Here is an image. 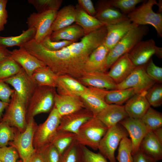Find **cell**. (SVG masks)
<instances>
[{
    "mask_svg": "<svg viewBox=\"0 0 162 162\" xmlns=\"http://www.w3.org/2000/svg\"><path fill=\"white\" fill-rule=\"evenodd\" d=\"M37 151L40 154L45 162H59V161L61 155L52 143Z\"/></svg>",
    "mask_w": 162,
    "mask_h": 162,
    "instance_id": "cell-43",
    "label": "cell"
},
{
    "mask_svg": "<svg viewBox=\"0 0 162 162\" xmlns=\"http://www.w3.org/2000/svg\"><path fill=\"white\" fill-rule=\"evenodd\" d=\"M82 147L81 162H108L107 159L99 152L96 153L86 146H82Z\"/></svg>",
    "mask_w": 162,
    "mask_h": 162,
    "instance_id": "cell-44",
    "label": "cell"
},
{
    "mask_svg": "<svg viewBox=\"0 0 162 162\" xmlns=\"http://www.w3.org/2000/svg\"><path fill=\"white\" fill-rule=\"evenodd\" d=\"M106 34L105 25L58 51L49 50L34 39L25 49L58 76L67 75L78 79L85 73L84 66L90 55L104 43Z\"/></svg>",
    "mask_w": 162,
    "mask_h": 162,
    "instance_id": "cell-1",
    "label": "cell"
},
{
    "mask_svg": "<svg viewBox=\"0 0 162 162\" xmlns=\"http://www.w3.org/2000/svg\"><path fill=\"white\" fill-rule=\"evenodd\" d=\"M7 0H0V32L4 30L7 22L8 14L6 9Z\"/></svg>",
    "mask_w": 162,
    "mask_h": 162,
    "instance_id": "cell-49",
    "label": "cell"
},
{
    "mask_svg": "<svg viewBox=\"0 0 162 162\" xmlns=\"http://www.w3.org/2000/svg\"><path fill=\"white\" fill-rule=\"evenodd\" d=\"M84 92L80 96L85 108L96 116L108 104L105 97L108 90L91 87H86Z\"/></svg>",
    "mask_w": 162,
    "mask_h": 162,
    "instance_id": "cell-15",
    "label": "cell"
},
{
    "mask_svg": "<svg viewBox=\"0 0 162 162\" xmlns=\"http://www.w3.org/2000/svg\"><path fill=\"white\" fill-rule=\"evenodd\" d=\"M135 94L132 88L121 90H108L105 97V101L108 104L122 105Z\"/></svg>",
    "mask_w": 162,
    "mask_h": 162,
    "instance_id": "cell-33",
    "label": "cell"
},
{
    "mask_svg": "<svg viewBox=\"0 0 162 162\" xmlns=\"http://www.w3.org/2000/svg\"><path fill=\"white\" fill-rule=\"evenodd\" d=\"M78 80L86 87H91L107 90H116L117 84L106 72L93 71L85 72Z\"/></svg>",
    "mask_w": 162,
    "mask_h": 162,
    "instance_id": "cell-18",
    "label": "cell"
},
{
    "mask_svg": "<svg viewBox=\"0 0 162 162\" xmlns=\"http://www.w3.org/2000/svg\"><path fill=\"white\" fill-rule=\"evenodd\" d=\"M54 106L62 116L85 108L80 97L56 94Z\"/></svg>",
    "mask_w": 162,
    "mask_h": 162,
    "instance_id": "cell-23",
    "label": "cell"
},
{
    "mask_svg": "<svg viewBox=\"0 0 162 162\" xmlns=\"http://www.w3.org/2000/svg\"><path fill=\"white\" fill-rule=\"evenodd\" d=\"M58 76L49 67L46 66L36 69L32 77L38 85L56 88Z\"/></svg>",
    "mask_w": 162,
    "mask_h": 162,
    "instance_id": "cell-32",
    "label": "cell"
},
{
    "mask_svg": "<svg viewBox=\"0 0 162 162\" xmlns=\"http://www.w3.org/2000/svg\"><path fill=\"white\" fill-rule=\"evenodd\" d=\"M146 98L150 106L154 107L161 106L162 104V85L154 84L146 92Z\"/></svg>",
    "mask_w": 162,
    "mask_h": 162,
    "instance_id": "cell-40",
    "label": "cell"
},
{
    "mask_svg": "<svg viewBox=\"0 0 162 162\" xmlns=\"http://www.w3.org/2000/svg\"><path fill=\"white\" fill-rule=\"evenodd\" d=\"M128 135L126 130L119 123L109 128L100 142L99 152L110 162H117L115 152L121 140Z\"/></svg>",
    "mask_w": 162,
    "mask_h": 162,
    "instance_id": "cell-9",
    "label": "cell"
},
{
    "mask_svg": "<svg viewBox=\"0 0 162 162\" xmlns=\"http://www.w3.org/2000/svg\"><path fill=\"white\" fill-rule=\"evenodd\" d=\"M28 2L35 8L37 13H39L52 10H58L62 0H28Z\"/></svg>",
    "mask_w": 162,
    "mask_h": 162,
    "instance_id": "cell-39",
    "label": "cell"
},
{
    "mask_svg": "<svg viewBox=\"0 0 162 162\" xmlns=\"http://www.w3.org/2000/svg\"><path fill=\"white\" fill-rule=\"evenodd\" d=\"M108 129L96 117L93 116L80 127L75 134V140L82 146L97 150L102 138Z\"/></svg>",
    "mask_w": 162,
    "mask_h": 162,
    "instance_id": "cell-3",
    "label": "cell"
},
{
    "mask_svg": "<svg viewBox=\"0 0 162 162\" xmlns=\"http://www.w3.org/2000/svg\"><path fill=\"white\" fill-rule=\"evenodd\" d=\"M19 157L17 151L12 146L0 148V160L2 162H17Z\"/></svg>",
    "mask_w": 162,
    "mask_h": 162,
    "instance_id": "cell-45",
    "label": "cell"
},
{
    "mask_svg": "<svg viewBox=\"0 0 162 162\" xmlns=\"http://www.w3.org/2000/svg\"><path fill=\"white\" fill-rule=\"evenodd\" d=\"M10 54L11 58L31 77L36 69L46 66L43 62L22 47L10 51Z\"/></svg>",
    "mask_w": 162,
    "mask_h": 162,
    "instance_id": "cell-19",
    "label": "cell"
},
{
    "mask_svg": "<svg viewBox=\"0 0 162 162\" xmlns=\"http://www.w3.org/2000/svg\"><path fill=\"white\" fill-rule=\"evenodd\" d=\"M0 162H2L0 160Z\"/></svg>",
    "mask_w": 162,
    "mask_h": 162,
    "instance_id": "cell-57",
    "label": "cell"
},
{
    "mask_svg": "<svg viewBox=\"0 0 162 162\" xmlns=\"http://www.w3.org/2000/svg\"><path fill=\"white\" fill-rule=\"evenodd\" d=\"M86 87L78 79L67 75L58 76L56 89L57 94L80 97Z\"/></svg>",
    "mask_w": 162,
    "mask_h": 162,
    "instance_id": "cell-20",
    "label": "cell"
},
{
    "mask_svg": "<svg viewBox=\"0 0 162 162\" xmlns=\"http://www.w3.org/2000/svg\"><path fill=\"white\" fill-rule=\"evenodd\" d=\"M157 3L155 0L144 1L127 16L129 20L136 26L152 25L159 36L162 37V14L155 13L152 9L153 6Z\"/></svg>",
    "mask_w": 162,
    "mask_h": 162,
    "instance_id": "cell-6",
    "label": "cell"
},
{
    "mask_svg": "<svg viewBox=\"0 0 162 162\" xmlns=\"http://www.w3.org/2000/svg\"><path fill=\"white\" fill-rule=\"evenodd\" d=\"M118 123L127 131L130 137L132 156L139 150L140 143L145 136L150 131L140 119L128 117Z\"/></svg>",
    "mask_w": 162,
    "mask_h": 162,
    "instance_id": "cell-14",
    "label": "cell"
},
{
    "mask_svg": "<svg viewBox=\"0 0 162 162\" xmlns=\"http://www.w3.org/2000/svg\"><path fill=\"white\" fill-rule=\"evenodd\" d=\"M27 162H45L40 153L38 151L36 150Z\"/></svg>",
    "mask_w": 162,
    "mask_h": 162,
    "instance_id": "cell-52",
    "label": "cell"
},
{
    "mask_svg": "<svg viewBox=\"0 0 162 162\" xmlns=\"http://www.w3.org/2000/svg\"><path fill=\"white\" fill-rule=\"evenodd\" d=\"M128 54L134 65L137 66L146 64L154 54L161 59L162 48L157 46L153 39L141 40Z\"/></svg>",
    "mask_w": 162,
    "mask_h": 162,
    "instance_id": "cell-13",
    "label": "cell"
},
{
    "mask_svg": "<svg viewBox=\"0 0 162 162\" xmlns=\"http://www.w3.org/2000/svg\"><path fill=\"white\" fill-rule=\"evenodd\" d=\"M9 103L3 102L0 100V120L1 118L3 111L7 107Z\"/></svg>",
    "mask_w": 162,
    "mask_h": 162,
    "instance_id": "cell-55",
    "label": "cell"
},
{
    "mask_svg": "<svg viewBox=\"0 0 162 162\" xmlns=\"http://www.w3.org/2000/svg\"><path fill=\"white\" fill-rule=\"evenodd\" d=\"M78 4L89 15L94 16L96 11L91 0H78Z\"/></svg>",
    "mask_w": 162,
    "mask_h": 162,
    "instance_id": "cell-50",
    "label": "cell"
},
{
    "mask_svg": "<svg viewBox=\"0 0 162 162\" xmlns=\"http://www.w3.org/2000/svg\"><path fill=\"white\" fill-rule=\"evenodd\" d=\"M56 93V88L38 85L27 107L26 121L38 114L48 112L51 110Z\"/></svg>",
    "mask_w": 162,
    "mask_h": 162,
    "instance_id": "cell-4",
    "label": "cell"
},
{
    "mask_svg": "<svg viewBox=\"0 0 162 162\" xmlns=\"http://www.w3.org/2000/svg\"><path fill=\"white\" fill-rule=\"evenodd\" d=\"M96 117L109 128L128 117L124 106L108 104Z\"/></svg>",
    "mask_w": 162,
    "mask_h": 162,
    "instance_id": "cell-24",
    "label": "cell"
},
{
    "mask_svg": "<svg viewBox=\"0 0 162 162\" xmlns=\"http://www.w3.org/2000/svg\"><path fill=\"white\" fill-rule=\"evenodd\" d=\"M146 64L135 66L129 75L117 85L116 90L133 88L135 94L146 92L156 82L147 73Z\"/></svg>",
    "mask_w": 162,
    "mask_h": 162,
    "instance_id": "cell-11",
    "label": "cell"
},
{
    "mask_svg": "<svg viewBox=\"0 0 162 162\" xmlns=\"http://www.w3.org/2000/svg\"><path fill=\"white\" fill-rule=\"evenodd\" d=\"M158 7V13L161 14L162 12V1L161 0H159L158 2L156 4Z\"/></svg>",
    "mask_w": 162,
    "mask_h": 162,
    "instance_id": "cell-56",
    "label": "cell"
},
{
    "mask_svg": "<svg viewBox=\"0 0 162 162\" xmlns=\"http://www.w3.org/2000/svg\"><path fill=\"white\" fill-rule=\"evenodd\" d=\"M21 68L10 56L0 60V80H3L16 74Z\"/></svg>",
    "mask_w": 162,
    "mask_h": 162,
    "instance_id": "cell-34",
    "label": "cell"
},
{
    "mask_svg": "<svg viewBox=\"0 0 162 162\" xmlns=\"http://www.w3.org/2000/svg\"><path fill=\"white\" fill-rule=\"evenodd\" d=\"M143 0H110L109 4L119 10L122 14L128 15L133 11L138 4L143 2Z\"/></svg>",
    "mask_w": 162,
    "mask_h": 162,
    "instance_id": "cell-41",
    "label": "cell"
},
{
    "mask_svg": "<svg viewBox=\"0 0 162 162\" xmlns=\"http://www.w3.org/2000/svg\"><path fill=\"white\" fill-rule=\"evenodd\" d=\"M62 116L54 106L46 120L38 125L33 140L36 150H39L51 143L58 132Z\"/></svg>",
    "mask_w": 162,
    "mask_h": 162,
    "instance_id": "cell-5",
    "label": "cell"
},
{
    "mask_svg": "<svg viewBox=\"0 0 162 162\" xmlns=\"http://www.w3.org/2000/svg\"><path fill=\"white\" fill-rule=\"evenodd\" d=\"M146 71L156 83H162V68L156 65L151 58L146 64Z\"/></svg>",
    "mask_w": 162,
    "mask_h": 162,
    "instance_id": "cell-47",
    "label": "cell"
},
{
    "mask_svg": "<svg viewBox=\"0 0 162 162\" xmlns=\"http://www.w3.org/2000/svg\"><path fill=\"white\" fill-rule=\"evenodd\" d=\"M16 128L5 122H0V148L7 146L9 142L13 140Z\"/></svg>",
    "mask_w": 162,
    "mask_h": 162,
    "instance_id": "cell-42",
    "label": "cell"
},
{
    "mask_svg": "<svg viewBox=\"0 0 162 162\" xmlns=\"http://www.w3.org/2000/svg\"><path fill=\"white\" fill-rule=\"evenodd\" d=\"M132 157V162H157L145 154L140 149Z\"/></svg>",
    "mask_w": 162,
    "mask_h": 162,
    "instance_id": "cell-51",
    "label": "cell"
},
{
    "mask_svg": "<svg viewBox=\"0 0 162 162\" xmlns=\"http://www.w3.org/2000/svg\"><path fill=\"white\" fill-rule=\"evenodd\" d=\"M75 8L76 10V24L82 28L85 35L105 26L94 16H91L86 13L78 4Z\"/></svg>",
    "mask_w": 162,
    "mask_h": 162,
    "instance_id": "cell-28",
    "label": "cell"
},
{
    "mask_svg": "<svg viewBox=\"0 0 162 162\" xmlns=\"http://www.w3.org/2000/svg\"><path fill=\"white\" fill-rule=\"evenodd\" d=\"M135 66L130 59L128 53L118 59L110 67L108 75L117 85L124 80Z\"/></svg>",
    "mask_w": 162,
    "mask_h": 162,
    "instance_id": "cell-22",
    "label": "cell"
},
{
    "mask_svg": "<svg viewBox=\"0 0 162 162\" xmlns=\"http://www.w3.org/2000/svg\"><path fill=\"white\" fill-rule=\"evenodd\" d=\"M6 109L0 122L7 123L20 132L24 131L27 125L26 108L15 91L11 95L8 105Z\"/></svg>",
    "mask_w": 162,
    "mask_h": 162,
    "instance_id": "cell-8",
    "label": "cell"
},
{
    "mask_svg": "<svg viewBox=\"0 0 162 162\" xmlns=\"http://www.w3.org/2000/svg\"><path fill=\"white\" fill-rule=\"evenodd\" d=\"M148 31V27L146 26H135L130 29L109 52L105 64L106 71L120 57L128 53L142 40Z\"/></svg>",
    "mask_w": 162,
    "mask_h": 162,
    "instance_id": "cell-2",
    "label": "cell"
},
{
    "mask_svg": "<svg viewBox=\"0 0 162 162\" xmlns=\"http://www.w3.org/2000/svg\"><path fill=\"white\" fill-rule=\"evenodd\" d=\"M50 36H46L40 43L45 48L50 51L59 50L73 43L67 40L53 41L50 40Z\"/></svg>",
    "mask_w": 162,
    "mask_h": 162,
    "instance_id": "cell-46",
    "label": "cell"
},
{
    "mask_svg": "<svg viewBox=\"0 0 162 162\" xmlns=\"http://www.w3.org/2000/svg\"><path fill=\"white\" fill-rule=\"evenodd\" d=\"M15 92L14 89L11 88L3 80H0V100L9 103L10 98Z\"/></svg>",
    "mask_w": 162,
    "mask_h": 162,
    "instance_id": "cell-48",
    "label": "cell"
},
{
    "mask_svg": "<svg viewBox=\"0 0 162 162\" xmlns=\"http://www.w3.org/2000/svg\"><path fill=\"white\" fill-rule=\"evenodd\" d=\"M94 116L86 108L62 116L58 131H68L76 134L80 127L90 119Z\"/></svg>",
    "mask_w": 162,
    "mask_h": 162,
    "instance_id": "cell-16",
    "label": "cell"
},
{
    "mask_svg": "<svg viewBox=\"0 0 162 162\" xmlns=\"http://www.w3.org/2000/svg\"><path fill=\"white\" fill-rule=\"evenodd\" d=\"M94 17L105 26L119 23L129 20L127 15L111 5L108 0H100L96 3Z\"/></svg>",
    "mask_w": 162,
    "mask_h": 162,
    "instance_id": "cell-17",
    "label": "cell"
},
{
    "mask_svg": "<svg viewBox=\"0 0 162 162\" xmlns=\"http://www.w3.org/2000/svg\"><path fill=\"white\" fill-rule=\"evenodd\" d=\"M35 33V29L31 28L23 31L21 34L17 36L8 37L0 36V45L6 48L14 46L21 47L34 39Z\"/></svg>",
    "mask_w": 162,
    "mask_h": 162,
    "instance_id": "cell-31",
    "label": "cell"
},
{
    "mask_svg": "<svg viewBox=\"0 0 162 162\" xmlns=\"http://www.w3.org/2000/svg\"><path fill=\"white\" fill-rule=\"evenodd\" d=\"M140 149L157 162L162 159V144L157 140L152 130L148 132L144 137Z\"/></svg>",
    "mask_w": 162,
    "mask_h": 162,
    "instance_id": "cell-27",
    "label": "cell"
},
{
    "mask_svg": "<svg viewBox=\"0 0 162 162\" xmlns=\"http://www.w3.org/2000/svg\"><path fill=\"white\" fill-rule=\"evenodd\" d=\"M75 134L69 132L58 131L51 143L58 151L61 156L75 140Z\"/></svg>",
    "mask_w": 162,
    "mask_h": 162,
    "instance_id": "cell-36",
    "label": "cell"
},
{
    "mask_svg": "<svg viewBox=\"0 0 162 162\" xmlns=\"http://www.w3.org/2000/svg\"><path fill=\"white\" fill-rule=\"evenodd\" d=\"M85 35L82 28L75 24L52 32L50 37L53 41L67 40L74 43Z\"/></svg>",
    "mask_w": 162,
    "mask_h": 162,
    "instance_id": "cell-29",
    "label": "cell"
},
{
    "mask_svg": "<svg viewBox=\"0 0 162 162\" xmlns=\"http://www.w3.org/2000/svg\"><path fill=\"white\" fill-rule=\"evenodd\" d=\"M27 122L24 131L20 132L16 129L14 139L8 143L16 149L22 162H27L36 151L33 146V140L38 125L34 118L29 119Z\"/></svg>",
    "mask_w": 162,
    "mask_h": 162,
    "instance_id": "cell-7",
    "label": "cell"
},
{
    "mask_svg": "<svg viewBox=\"0 0 162 162\" xmlns=\"http://www.w3.org/2000/svg\"><path fill=\"white\" fill-rule=\"evenodd\" d=\"M82 145L75 140L61 156L59 162H81Z\"/></svg>",
    "mask_w": 162,
    "mask_h": 162,
    "instance_id": "cell-35",
    "label": "cell"
},
{
    "mask_svg": "<svg viewBox=\"0 0 162 162\" xmlns=\"http://www.w3.org/2000/svg\"><path fill=\"white\" fill-rule=\"evenodd\" d=\"M116 159L119 162H132L131 143L130 139L128 137L120 141Z\"/></svg>",
    "mask_w": 162,
    "mask_h": 162,
    "instance_id": "cell-38",
    "label": "cell"
},
{
    "mask_svg": "<svg viewBox=\"0 0 162 162\" xmlns=\"http://www.w3.org/2000/svg\"><path fill=\"white\" fill-rule=\"evenodd\" d=\"M3 80L14 88L26 108L29 100L38 86L32 77L28 75L22 68L17 74Z\"/></svg>",
    "mask_w": 162,
    "mask_h": 162,
    "instance_id": "cell-12",
    "label": "cell"
},
{
    "mask_svg": "<svg viewBox=\"0 0 162 162\" xmlns=\"http://www.w3.org/2000/svg\"><path fill=\"white\" fill-rule=\"evenodd\" d=\"M106 26L107 34L104 44L110 51L130 29L136 26L128 20Z\"/></svg>",
    "mask_w": 162,
    "mask_h": 162,
    "instance_id": "cell-21",
    "label": "cell"
},
{
    "mask_svg": "<svg viewBox=\"0 0 162 162\" xmlns=\"http://www.w3.org/2000/svg\"><path fill=\"white\" fill-rule=\"evenodd\" d=\"M58 11L52 10L39 13L34 12L28 17L26 21L28 28L35 29L34 39L36 41L41 43L46 36H50L52 32L51 26Z\"/></svg>",
    "mask_w": 162,
    "mask_h": 162,
    "instance_id": "cell-10",
    "label": "cell"
},
{
    "mask_svg": "<svg viewBox=\"0 0 162 162\" xmlns=\"http://www.w3.org/2000/svg\"><path fill=\"white\" fill-rule=\"evenodd\" d=\"M76 14L75 7L69 4L58 11L52 26L51 30L55 31L72 25L75 22Z\"/></svg>",
    "mask_w": 162,
    "mask_h": 162,
    "instance_id": "cell-30",
    "label": "cell"
},
{
    "mask_svg": "<svg viewBox=\"0 0 162 162\" xmlns=\"http://www.w3.org/2000/svg\"><path fill=\"white\" fill-rule=\"evenodd\" d=\"M10 51L7 48L0 45V60L10 56Z\"/></svg>",
    "mask_w": 162,
    "mask_h": 162,
    "instance_id": "cell-53",
    "label": "cell"
},
{
    "mask_svg": "<svg viewBox=\"0 0 162 162\" xmlns=\"http://www.w3.org/2000/svg\"><path fill=\"white\" fill-rule=\"evenodd\" d=\"M146 92L135 94L126 102L124 107L128 117L141 119L150 107L146 97Z\"/></svg>",
    "mask_w": 162,
    "mask_h": 162,
    "instance_id": "cell-25",
    "label": "cell"
},
{
    "mask_svg": "<svg viewBox=\"0 0 162 162\" xmlns=\"http://www.w3.org/2000/svg\"><path fill=\"white\" fill-rule=\"evenodd\" d=\"M140 119L150 130L162 127L161 113L150 107Z\"/></svg>",
    "mask_w": 162,
    "mask_h": 162,
    "instance_id": "cell-37",
    "label": "cell"
},
{
    "mask_svg": "<svg viewBox=\"0 0 162 162\" xmlns=\"http://www.w3.org/2000/svg\"><path fill=\"white\" fill-rule=\"evenodd\" d=\"M109 51L104 43L95 49L91 54L85 64V72H106L105 66Z\"/></svg>",
    "mask_w": 162,
    "mask_h": 162,
    "instance_id": "cell-26",
    "label": "cell"
},
{
    "mask_svg": "<svg viewBox=\"0 0 162 162\" xmlns=\"http://www.w3.org/2000/svg\"><path fill=\"white\" fill-rule=\"evenodd\" d=\"M152 131L157 140L162 144V127Z\"/></svg>",
    "mask_w": 162,
    "mask_h": 162,
    "instance_id": "cell-54",
    "label": "cell"
}]
</instances>
